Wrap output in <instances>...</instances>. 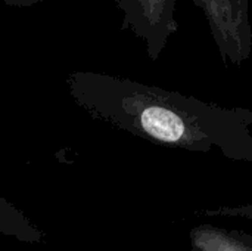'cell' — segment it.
I'll return each mask as SVG.
<instances>
[{
	"instance_id": "obj_6",
	"label": "cell",
	"mask_w": 252,
	"mask_h": 251,
	"mask_svg": "<svg viewBox=\"0 0 252 251\" xmlns=\"http://www.w3.org/2000/svg\"><path fill=\"white\" fill-rule=\"evenodd\" d=\"M0 1H3L9 6H13V7H27V6H31L41 0H0Z\"/></svg>"
},
{
	"instance_id": "obj_5",
	"label": "cell",
	"mask_w": 252,
	"mask_h": 251,
	"mask_svg": "<svg viewBox=\"0 0 252 251\" xmlns=\"http://www.w3.org/2000/svg\"><path fill=\"white\" fill-rule=\"evenodd\" d=\"M0 234L22 243H40L43 234L12 203L0 195Z\"/></svg>"
},
{
	"instance_id": "obj_4",
	"label": "cell",
	"mask_w": 252,
	"mask_h": 251,
	"mask_svg": "<svg viewBox=\"0 0 252 251\" xmlns=\"http://www.w3.org/2000/svg\"><path fill=\"white\" fill-rule=\"evenodd\" d=\"M190 251H252V235L247 231L216 225H198L189 234Z\"/></svg>"
},
{
	"instance_id": "obj_3",
	"label": "cell",
	"mask_w": 252,
	"mask_h": 251,
	"mask_svg": "<svg viewBox=\"0 0 252 251\" xmlns=\"http://www.w3.org/2000/svg\"><path fill=\"white\" fill-rule=\"evenodd\" d=\"M123 13V30H128L157 61L171 36L179 30L176 0H115Z\"/></svg>"
},
{
	"instance_id": "obj_1",
	"label": "cell",
	"mask_w": 252,
	"mask_h": 251,
	"mask_svg": "<svg viewBox=\"0 0 252 251\" xmlns=\"http://www.w3.org/2000/svg\"><path fill=\"white\" fill-rule=\"evenodd\" d=\"M71 98L92 117L148 142L252 161V111L226 108L174 90L102 72L78 71Z\"/></svg>"
},
{
	"instance_id": "obj_2",
	"label": "cell",
	"mask_w": 252,
	"mask_h": 251,
	"mask_svg": "<svg viewBox=\"0 0 252 251\" xmlns=\"http://www.w3.org/2000/svg\"><path fill=\"white\" fill-rule=\"evenodd\" d=\"M207 19L226 67H241L252 52L250 0H193Z\"/></svg>"
}]
</instances>
